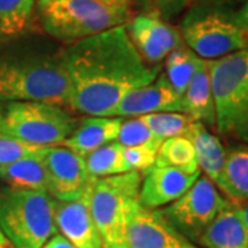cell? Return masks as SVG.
Segmentation results:
<instances>
[{
    "mask_svg": "<svg viewBox=\"0 0 248 248\" xmlns=\"http://www.w3.org/2000/svg\"><path fill=\"white\" fill-rule=\"evenodd\" d=\"M159 112H182V95L171 86L164 73H160L149 84L125 94L108 117H140Z\"/></svg>",
    "mask_w": 248,
    "mask_h": 248,
    "instance_id": "13",
    "label": "cell"
},
{
    "mask_svg": "<svg viewBox=\"0 0 248 248\" xmlns=\"http://www.w3.org/2000/svg\"><path fill=\"white\" fill-rule=\"evenodd\" d=\"M133 45L148 63L160 65L172 50L184 45L181 32L159 14L143 11L125 24Z\"/></svg>",
    "mask_w": 248,
    "mask_h": 248,
    "instance_id": "12",
    "label": "cell"
},
{
    "mask_svg": "<svg viewBox=\"0 0 248 248\" xmlns=\"http://www.w3.org/2000/svg\"><path fill=\"white\" fill-rule=\"evenodd\" d=\"M186 46L203 60H218L248 47V35L236 13L215 3L192 6L181 22Z\"/></svg>",
    "mask_w": 248,
    "mask_h": 248,
    "instance_id": "6",
    "label": "cell"
},
{
    "mask_svg": "<svg viewBox=\"0 0 248 248\" xmlns=\"http://www.w3.org/2000/svg\"><path fill=\"white\" fill-rule=\"evenodd\" d=\"M89 174L93 178H105L130 172L123 146L117 141L107 143L84 157Z\"/></svg>",
    "mask_w": 248,
    "mask_h": 248,
    "instance_id": "23",
    "label": "cell"
},
{
    "mask_svg": "<svg viewBox=\"0 0 248 248\" xmlns=\"http://www.w3.org/2000/svg\"><path fill=\"white\" fill-rule=\"evenodd\" d=\"M79 120L60 105L31 101H13L1 113L0 135L37 146L61 145Z\"/></svg>",
    "mask_w": 248,
    "mask_h": 248,
    "instance_id": "8",
    "label": "cell"
},
{
    "mask_svg": "<svg viewBox=\"0 0 248 248\" xmlns=\"http://www.w3.org/2000/svg\"><path fill=\"white\" fill-rule=\"evenodd\" d=\"M184 113L195 122L215 127V105L211 89L210 61L200 58L197 69L182 95Z\"/></svg>",
    "mask_w": 248,
    "mask_h": 248,
    "instance_id": "18",
    "label": "cell"
},
{
    "mask_svg": "<svg viewBox=\"0 0 248 248\" xmlns=\"http://www.w3.org/2000/svg\"><path fill=\"white\" fill-rule=\"evenodd\" d=\"M36 14L47 35L68 45L125 25L131 18V3L108 0H36Z\"/></svg>",
    "mask_w": 248,
    "mask_h": 248,
    "instance_id": "2",
    "label": "cell"
},
{
    "mask_svg": "<svg viewBox=\"0 0 248 248\" xmlns=\"http://www.w3.org/2000/svg\"><path fill=\"white\" fill-rule=\"evenodd\" d=\"M54 219L58 233L76 248H105L84 195L71 202L57 200Z\"/></svg>",
    "mask_w": 248,
    "mask_h": 248,
    "instance_id": "15",
    "label": "cell"
},
{
    "mask_svg": "<svg viewBox=\"0 0 248 248\" xmlns=\"http://www.w3.org/2000/svg\"><path fill=\"white\" fill-rule=\"evenodd\" d=\"M140 117L161 141L179 135L187 137L195 124L190 116L182 112H159Z\"/></svg>",
    "mask_w": 248,
    "mask_h": 248,
    "instance_id": "26",
    "label": "cell"
},
{
    "mask_svg": "<svg viewBox=\"0 0 248 248\" xmlns=\"http://www.w3.org/2000/svg\"><path fill=\"white\" fill-rule=\"evenodd\" d=\"M0 99L69 105V81L58 54L46 60H0Z\"/></svg>",
    "mask_w": 248,
    "mask_h": 248,
    "instance_id": "5",
    "label": "cell"
},
{
    "mask_svg": "<svg viewBox=\"0 0 248 248\" xmlns=\"http://www.w3.org/2000/svg\"><path fill=\"white\" fill-rule=\"evenodd\" d=\"M232 1H240V0H232Z\"/></svg>",
    "mask_w": 248,
    "mask_h": 248,
    "instance_id": "37",
    "label": "cell"
},
{
    "mask_svg": "<svg viewBox=\"0 0 248 248\" xmlns=\"http://www.w3.org/2000/svg\"><path fill=\"white\" fill-rule=\"evenodd\" d=\"M116 141L125 148L163 142L152 133L151 128L146 125L141 117H131L128 120H123Z\"/></svg>",
    "mask_w": 248,
    "mask_h": 248,
    "instance_id": "27",
    "label": "cell"
},
{
    "mask_svg": "<svg viewBox=\"0 0 248 248\" xmlns=\"http://www.w3.org/2000/svg\"><path fill=\"white\" fill-rule=\"evenodd\" d=\"M229 203L214 182L200 175L179 199L159 211L184 236L197 244L204 231Z\"/></svg>",
    "mask_w": 248,
    "mask_h": 248,
    "instance_id": "9",
    "label": "cell"
},
{
    "mask_svg": "<svg viewBox=\"0 0 248 248\" xmlns=\"http://www.w3.org/2000/svg\"><path fill=\"white\" fill-rule=\"evenodd\" d=\"M55 199L47 192L0 190V229L14 248H42L57 234Z\"/></svg>",
    "mask_w": 248,
    "mask_h": 248,
    "instance_id": "3",
    "label": "cell"
},
{
    "mask_svg": "<svg viewBox=\"0 0 248 248\" xmlns=\"http://www.w3.org/2000/svg\"><path fill=\"white\" fill-rule=\"evenodd\" d=\"M42 248H76L73 244H71L68 240L65 239L63 236H61L60 233L54 234L51 239L46 243Z\"/></svg>",
    "mask_w": 248,
    "mask_h": 248,
    "instance_id": "31",
    "label": "cell"
},
{
    "mask_svg": "<svg viewBox=\"0 0 248 248\" xmlns=\"http://www.w3.org/2000/svg\"><path fill=\"white\" fill-rule=\"evenodd\" d=\"M215 128L248 145V47L210 61Z\"/></svg>",
    "mask_w": 248,
    "mask_h": 248,
    "instance_id": "4",
    "label": "cell"
},
{
    "mask_svg": "<svg viewBox=\"0 0 248 248\" xmlns=\"http://www.w3.org/2000/svg\"><path fill=\"white\" fill-rule=\"evenodd\" d=\"M236 17H237L240 27L243 28L244 32L248 35V0H246L244 6L236 13Z\"/></svg>",
    "mask_w": 248,
    "mask_h": 248,
    "instance_id": "32",
    "label": "cell"
},
{
    "mask_svg": "<svg viewBox=\"0 0 248 248\" xmlns=\"http://www.w3.org/2000/svg\"><path fill=\"white\" fill-rule=\"evenodd\" d=\"M226 199L241 205L248 202V145H240L226 152L225 166L217 182Z\"/></svg>",
    "mask_w": 248,
    "mask_h": 248,
    "instance_id": "19",
    "label": "cell"
},
{
    "mask_svg": "<svg viewBox=\"0 0 248 248\" xmlns=\"http://www.w3.org/2000/svg\"><path fill=\"white\" fill-rule=\"evenodd\" d=\"M42 159L48 178V195L58 202H71L84 195L93 179L84 157L63 145H54L45 146Z\"/></svg>",
    "mask_w": 248,
    "mask_h": 248,
    "instance_id": "11",
    "label": "cell"
},
{
    "mask_svg": "<svg viewBox=\"0 0 248 248\" xmlns=\"http://www.w3.org/2000/svg\"><path fill=\"white\" fill-rule=\"evenodd\" d=\"M0 248H14L11 246V243L7 240V237L4 236V233H3L1 229H0Z\"/></svg>",
    "mask_w": 248,
    "mask_h": 248,
    "instance_id": "33",
    "label": "cell"
},
{
    "mask_svg": "<svg viewBox=\"0 0 248 248\" xmlns=\"http://www.w3.org/2000/svg\"><path fill=\"white\" fill-rule=\"evenodd\" d=\"M155 164L169 166V167L182 170L190 174L200 171L196 161L193 142L190 141L189 137H185V135L167 138L161 142Z\"/></svg>",
    "mask_w": 248,
    "mask_h": 248,
    "instance_id": "24",
    "label": "cell"
},
{
    "mask_svg": "<svg viewBox=\"0 0 248 248\" xmlns=\"http://www.w3.org/2000/svg\"><path fill=\"white\" fill-rule=\"evenodd\" d=\"M0 120H1V112H0Z\"/></svg>",
    "mask_w": 248,
    "mask_h": 248,
    "instance_id": "36",
    "label": "cell"
},
{
    "mask_svg": "<svg viewBox=\"0 0 248 248\" xmlns=\"http://www.w3.org/2000/svg\"><path fill=\"white\" fill-rule=\"evenodd\" d=\"M124 248H202L171 225L159 208L134 200L127 218Z\"/></svg>",
    "mask_w": 248,
    "mask_h": 248,
    "instance_id": "10",
    "label": "cell"
},
{
    "mask_svg": "<svg viewBox=\"0 0 248 248\" xmlns=\"http://www.w3.org/2000/svg\"><path fill=\"white\" fill-rule=\"evenodd\" d=\"M187 137L193 142L199 170L217 185L226 159V151L221 140L210 133L208 128L199 122H195Z\"/></svg>",
    "mask_w": 248,
    "mask_h": 248,
    "instance_id": "20",
    "label": "cell"
},
{
    "mask_svg": "<svg viewBox=\"0 0 248 248\" xmlns=\"http://www.w3.org/2000/svg\"><path fill=\"white\" fill-rule=\"evenodd\" d=\"M105 248H109V247H105Z\"/></svg>",
    "mask_w": 248,
    "mask_h": 248,
    "instance_id": "38",
    "label": "cell"
},
{
    "mask_svg": "<svg viewBox=\"0 0 248 248\" xmlns=\"http://www.w3.org/2000/svg\"><path fill=\"white\" fill-rule=\"evenodd\" d=\"M69 81V105L87 116L108 117L120 99L161 72L138 53L125 25L68 43L58 53Z\"/></svg>",
    "mask_w": 248,
    "mask_h": 248,
    "instance_id": "1",
    "label": "cell"
},
{
    "mask_svg": "<svg viewBox=\"0 0 248 248\" xmlns=\"http://www.w3.org/2000/svg\"><path fill=\"white\" fill-rule=\"evenodd\" d=\"M122 122V117L89 116L80 120L76 130L61 145L69 148L81 157H86L98 148L116 141Z\"/></svg>",
    "mask_w": 248,
    "mask_h": 248,
    "instance_id": "17",
    "label": "cell"
},
{
    "mask_svg": "<svg viewBox=\"0 0 248 248\" xmlns=\"http://www.w3.org/2000/svg\"><path fill=\"white\" fill-rule=\"evenodd\" d=\"M43 149L45 146H37L11 137L0 135V166L10 164L29 156H37Z\"/></svg>",
    "mask_w": 248,
    "mask_h": 248,
    "instance_id": "28",
    "label": "cell"
},
{
    "mask_svg": "<svg viewBox=\"0 0 248 248\" xmlns=\"http://www.w3.org/2000/svg\"><path fill=\"white\" fill-rule=\"evenodd\" d=\"M200 57H197L189 47L182 45L166 57L164 60V75L175 89L178 94L184 95L189 81L195 75Z\"/></svg>",
    "mask_w": 248,
    "mask_h": 248,
    "instance_id": "25",
    "label": "cell"
},
{
    "mask_svg": "<svg viewBox=\"0 0 248 248\" xmlns=\"http://www.w3.org/2000/svg\"><path fill=\"white\" fill-rule=\"evenodd\" d=\"M241 215H243V219L246 222V225H247V229H248V202L246 205H241Z\"/></svg>",
    "mask_w": 248,
    "mask_h": 248,
    "instance_id": "34",
    "label": "cell"
},
{
    "mask_svg": "<svg viewBox=\"0 0 248 248\" xmlns=\"http://www.w3.org/2000/svg\"><path fill=\"white\" fill-rule=\"evenodd\" d=\"M141 181L138 171L91 179L84 196L105 247L124 248L128 210L138 199Z\"/></svg>",
    "mask_w": 248,
    "mask_h": 248,
    "instance_id": "7",
    "label": "cell"
},
{
    "mask_svg": "<svg viewBox=\"0 0 248 248\" xmlns=\"http://www.w3.org/2000/svg\"><path fill=\"white\" fill-rule=\"evenodd\" d=\"M0 179L13 189L40 190L48 193V178L42 153L0 166Z\"/></svg>",
    "mask_w": 248,
    "mask_h": 248,
    "instance_id": "21",
    "label": "cell"
},
{
    "mask_svg": "<svg viewBox=\"0 0 248 248\" xmlns=\"http://www.w3.org/2000/svg\"><path fill=\"white\" fill-rule=\"evenodd\" d=\"M161 143H146L138 146H123L124 157L131 171L145 172L155 166Z\"/></svg>",
    "mask_w": 248,
    "mask_h": 248,
    "instance_id": "29",
    "label": "cell"
},
{
    "mask_svg": "<svg viewBox=\"0 0 248 248\" xmlns=\"http://www.w3.org/2000/svg\"><path fill=\"white\" fill-rule=\"evenodd\" d=\"M202 248H248V229L241 205L229 203L197 241Z\"/></svg>",
    "mask_w": 248,
    "mask_h": 248,
    "instance_id": "16",
    "label": "cell"
},
{
    "mask_svg": "<svg viewBox=\"0 0 248 248\" xmlns=\"http://www.w3.org/2000/svg\"><path fill=\"white\" fill-rule=\"evenodd\" d=\"M135 1L145 11L159 14L163 18L174 17L193 3V0H135Z\"/></svg>",
    "mask_w": 248,
    "mask_h": 248,
    "instance_id": "30",
    "label": "cell"
},
{
    "mask_svg": "<svg viewBox=\"0 0 248 248\" xmlns=\"http://www.w3.org/2000/svg\"><path fill=\"white\" fill-rule=\"evenodd\" d=\"M108 1H130L131 3V0H108Z\"/></svg>",
    "mask_w": 248,
    "mask_h": 248,
    "instance_id": "35",
    "label": "cell"
},
{
    "mask_svg": "<svg viewBox=\"0 0 248 248\" xmlns=\"http://www.w3.org/2000/svg\"><path fill=\"white\" fill-rule=\"evenodd\" d=\"M36 16V0H0V43L24 35Z\"/></svg>",
    "mask_w": 248,
    "mask_h": 248,
    "instance_id": "22",
    "label": "cell"
},
{
    "mask_svg": "<svg viewBox=\"0 0 248 248\" xmlns=\"http://www.w3.org/2000/svg\"><path fill=\"white\" fill-rule=\"evenodd\" d=\"M200 175L202 171L190 174L169 166L155 164L142 177L138 202L143 207L155 210L166 207L184 195Z\"/></svg>",
    "mask_w": 248,
    "mask_h": 248,
    "instance_id": "14",
    "label": "cell"
}]
</instances>
